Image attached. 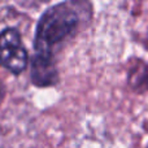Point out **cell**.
Masks as SVG:
<instances>
[{
	"mask_svg": "<svg viewBox=\"0 0 148 148\" xmlns=\"http://www.w3.org/2000/svg\"><path fill=\"white\" fill-rule=\"evenodd\" d=\"M0 64L14 74L27 65V52L16 29H5L0 34Z\"/></svg>",
	"mask_w": 148,
	"mask_h": 148,
	"instance_id": "7a4b0ae2",
	"label": "cell"
},
{
	"mask_svg": "<svg viewBox=\"0 0 148 148\" xmlns=\"http://www.w3.org/2000/svg\"><path fill=\"white\" fill-rule=\"evenodd\" d=\"M1 96H3V87H1V84H0V99H1Z\"/></svg>",
	"mask_w": 148,
	"mask_h": 148,
	"instance_id": "3957f363",
	"label": "cell"
},
{
	"mask_svg": "<svg viewBox=\"0 0 148 148\" xmlns=\"http://www.w3.org/2000/svg\"><path fill=\"white\" fill-rule=\"evenodd\" d=\"M79 16L72 4H57L49 8L39 20L35 36V56L31 65L34 83L44 86L56 81V69L52 55L56 46L64 42L75 31Z\"/></svg>",
	"mask_w": 148,
	"mask_h": 148,
	"instance_id": "6da1fadb",
	"label": "cell"
}]
</instances>
